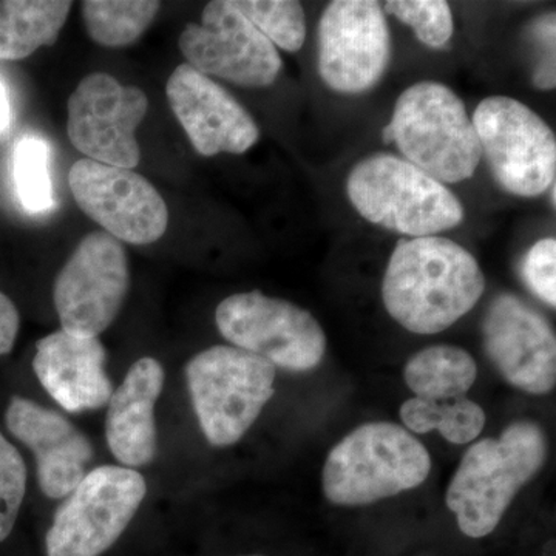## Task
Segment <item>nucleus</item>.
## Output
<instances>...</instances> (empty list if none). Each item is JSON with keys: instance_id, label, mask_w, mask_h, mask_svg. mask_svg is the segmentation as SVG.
Instances as JSON below:
<instances>
[{"instance_id": "nucleus-27", "label": "nucleus", "mask_w": 556, "mask_h": 556, "mask_svg": "<svg viewBox=\"0 0 556 556\" xmlns=\"http://www.w3.org/2000/svg\"><path fill=\"white\" fill-rule=\"evenodd\" d=\"M485 422L484 408L467 396L437 402L434 431H439L452 444L466 445L477 441Z\"/></svg>"}, {"instance_id": "nucleus-13", "label": "nucleus", "mask_w": 556, "mask_h": 556, "mask_svg": "<svg viewBox=\"0 0 556 556\" xmlns=\"http://www.w3.org/2000/svg\"><path fill=\"white\" fill-rule=\"evenodd\" d=\"M148 94L108 73L86 76L70 97V141L89 160L134 170L141 160L135 131L148 115Z\"/></svg>"}, {"instance_id": "nucleus-28", "label": "nucleus", "mask_w": 556, "mask_h": 556, "mask_svg": "<svg viewBox=\"0 0 556 556\" xmlns=\"http://www.w3.org/2000/svg\"><path fill=\"white\" fill-rule=\"evenodd\" d=\"M556 241L543 239L536 241L527 252L522 262V277L527 288L541 302L555 308L556 306Z\"/></svg>"}, {"instance_id": "nucleus-32", "label": "nucleus", "mask_w": 556, "mask_h": 556, "mask_svg": "<svg viewBox=\"0 0 556 556\" xmlns=\"http://www.w3.org/2000/svg\"><path fill=\"white\" fill-rule=\"evenodd\" d=\"M243 556H265V555H243Z\"/></svg>"}, {"instance_id": "nucleus-14", "label": "nucleus", "mask_w": 556, "mask_h": 556, "mask_svg": "<svg viewBox=\"0 0 556 556\" xmlns=\"http://www.w3.org/2000/svg\"><path fill=\"white\" fill-rule=\"evenodd\" d=\"M68 185L80 211L113 239L150 244L166 233V201L137 172L84 159L70 169Z\"/></svg>"}, {"instance_id": "nucleus-25", "label": "nucleus", "mask_w": 556, "mask_h": 556, "mask_svg": "<svg viewBox=\"0 0 556 556\" xmlns=\"http://www.w3.org/2000/svg\"><path fill=\"white\" fill-rule=\"evenodd\" d=\"M382 10L409 25L416 38L431 49L444 47L455 30L452 9L444 0H391Z\"/></svg>"}, {"instance_id": "nucleus-8", "label": "nucleus", "mask_w": 556, "mask_h": 556, "mask_svg": "<svg viewBox=\"0 0 556 556\" xmlns=\"http://www.w3.org/2000/svg\"><path fill=\"white\" fill-rule=\"evenodd\" d=\"M471 121L501 188L533 199L555 185V134L532 109L514 98L490 97L479 102Z\"/></svg>"}, {"instance_id": "nucleus-5", "label": "nucleus", "mask_w": 556, "mask_h": 556, "mask_svg": "<svg viewBox=\"0 0 556 556\" xmlns=\"http://www.w3.org/2000/svg\"><path fill=\"white\" fill-rule=\"evenodd\" d=\"M346 190L362 217L413 239L434 237L464 219L463 204L452 190L407 160L388 153L356 164Z\"/></svg>"}, {"instance_id": "nucleus-2", "label": "nucleus", "mask_w": 556, "mask_h": 556, "mask_svg": "<svg viewBox=\"0 0 556 556\" xmlns=\"http://www.w3.org/2000/svg\"><path fill=\"white\" fill-rule=\"evenodd\" d=\"M548 456L546 431L533 420H515L500 438L475 442L453 475L445 503L468 538L489 536L508 507L543 470Z\"/></svg>"}, {"instance_id": "nucleus-11", "label": "nucleus", "mask_w": 556, "mask_h": 556, "mask_svg": "<svg viewBox=\"0 0 556 556\" xmlns=\"http://www.w3.org/2000/svg\"><path fill=\"white\" fill-rule=\"evenodd\" d=\"M178 46L188 65L201 75L249 89L273 86L283 67L276 47L232 0L208 2L201 24L186 25Z\"/></svg>"}, {"instance_id": "nucleus-20", "label": "nucleus", "mask_w": 556, "mask_h": 556, "mask_svg": "<svg viewBox=\"0 0 556 556\" xmlns=\"http://www.w3.org/2000/svg\"><path fill=\"white\" fill-rule=\"evenodd\" d=\"M73 3L65 0H2L0 61H21L40 47L53 46Z\"/></svg>"}, {"instance_id": "nucleus-22", "label": "nucleus", "mask_w": 556, "mask_h": 556, "mask_svg": "<svg viewBox=\"0 0 556 556\" xmlns=\"http://www.w3.org/2000/svg\"><path fill=\"white\" fill-rule=\"evenodd\" d=\"M160 9L161 3L152 0H86L83 16L94 42L123 49L141 38Z\"/></svg>"}, {"instance_id": "nucleus-4", "label": "nucleus", "mask_w": 556, "mask_h": 556, "mask_svg": "<svg viewBox=\"0 0 556 556\" xmlns=\"http://www.w3.org/2000/svg\"><path fill=\"white\" fill-rule=\"evenodd\" d=\"M383 141L394 142L404 160L442 185L473 177L482 160L466 105L447 86L430 80L397 98Z\"/></svg>"}, {"instance_id": "nucleus-19", "label": "nucleus", "mask_w": 556, "mask_h": 556, "mask_svg": "<svg viewBox=\"0 0 556 556\" xmlns=\"http://www.w3.org/2000/svg\"><path fill=\"white\" fill-rule=\"evenodd\" d=\"M163 387V365L142 357L110 397L105 438L112 455L127 468L146 467L155 459V405Z\"/></svg>"}, {"instance_id": "nucleus-24", "label": "nucleus", "mask_w": 556, "mask_h": 556, "mask_svg": "<svg viewBox=\"0 0 556 556\" xmlns=\"http://www.w3.org/2000/svg\"><path fill=\"white\" fill-rule=\"evenodd\" d=\"M49 161V144L39 138H24L14 150V181L17 195L22 206L35 214L50 211L54 206Z\"/></svg>"}, {"instance_id": "nucleus-1", "label": "nucleus", "mask_w": 556, "mask_h": 556, "mask_svg": "<svg viewBox=\"0 0 556 556\" xmlns=\"http://www.w3.org/2000/svg\"><path fill=\"white\" fill-rule=\"evenodd\" d=\"M484 291L477 258L455 241L437 236L399 241L382 283L387 313L402 328L422 336L455 325Z\"/></svg>"}, {"instance_id": "nucleus-16", "label": "nucleus", "mask_w": 556, "mask_h": 556, "mask_svg": "<svg viewBox=\"0 0 556 556\" xmlns=\"http://www.w3.org/2000/svg\"><path fill=\"white\" fill-rule=\"evenodd\" d=\"M166 94L172 112L200 155H241L258 141V126L248 110L218 83L190 65L174 70Z\"/></svg>"}, {"instance_id": "nucleus-15", "label": "nucleus", "mask_w": 556, "mask_h": 556, "mask_svg": "<svg viewBox=\"0 0 556 556\" xmlns=\"http://www.w3.org/2000/svg\"><path fill=\"white\" fill-rule=\"evenodd\" d=\"M482 343L489 361L511 387L533 396L556 386V339L543 314L517 295L501 294L482 321Z\"/></svg>"}, {"instance_id": "nucleus-7", "label": "nucleus", "mask_w": 556, "mask_h": 556, "mask_svg": "<svg viewBox=\"0 0 556 556\" xmlns=\"http://www.w3.org/2000/svg\"><path fill=\"white\" fill-rule=\"evenodd\" d=\"M148 493L134 468H94L65 496L46 535L47 556H102L118 543Z\"/></svg>"}, {"instance_id": "nucleus-17", "label": "nucleus", "mask_w": 556, "mask_h": 556, "mask_svg": "<svg viewBox=\"0 0 556 556\" xmlns=\"http://www.w3.org/2000/svg\"><path fill=\"white\" fill-rule=\"evenodd\" d=\"M7 428L36 459V473L43 495L62 500L86 477L93 447L83 431L60 415L30 399L11 397Z\"/></svg>"}, {"instance_id": "nucleus-23", "label": "nucleus", "mask_w": 556, "mask_h": 556, "mask_svg": "<svg viewBox=\"0 0 556 556\" xmlns=\"http://www.w3.org/2000/svg\"><path fill=\"white\" fill-rule=\"evenodd\" d=\"M241 13L278 49L295 53L306 39L302 3L294 0H237Z\"/></svg>"}, {"instance_id": "nucleus-18", "label": "nucleus", "mask_w": 556, "mask_h": 556, "mask_svg": "<svg viewBox=\"0 0 556 556\" xmlns=\"http://www.w3.org/2000/svg\"><path fill=\"white\" fill-rule=\"evenodd\" d=\"M105 357L100 339L76 338L60 329L36 343L33 369L65 412L84 413L104 407L112 397Z\"/></svg>"}, {"instance_id": "nucleus-3", "label": "nucleus", "mask_w": 556, "mask_h": 556, "mask_svg": "<svg viewBox=\"0 0 556 556\" xmlns=\"http://www.w3.org/2000/svg\"><path fill=\"white\" fill-rule=\"evenodd\" d=\"M426 445L393 422H368L332 447L321 473L332 506L365 507L417 489L430 477Z\"/></svg>"}, {"instance_id": "nucleus-29", "label": "nucleus", "mask_w": 556, "mask_h": 556, "mask_svg": "<svg viewBox=\"0 0 556 556\" xmlns=\"http://www.w3.org/2000/svg\"><path fill=\"white\" fill-rule=\"evenodd\" d=\"M21 316L9 295L0 291V357L13 350L20 334Z\"/></svg>"}, {"instance_id": "nucleus-9", "label": "nucleus", "mask_w": 556, "mask_h": 556, "mask_svg": "<svg viewBox=\"0 0 556 556\" xmlns=\"http://www.w3.org/2000/svg\"><path fill=\"white\" fill-rule=\"evenodd\" d=\"M215 324L233 346L285 371H311L327 353V336L309 311L260 291L223 300L215 311Z\"/></svg>"}, {"instance_id": "nucleus-21", "label": "nucleus", "mask_w": 556, "mask_h": 556, "mask_svg": "<svg viewBox=\"0 0 556 556\" xmlns=\"http://www.w3.org/2000/svg\"><path fill=\"white\" fill-rule=\"evenodd\" d=\"M478 379L473 356L455 345L428 346L413 354L404 368V380L415 397L447 402L467 396Z\"/></svg>"}, {"instance_id": "nucleus-10", "label": "nucleus", "mask_w": 556, "mask_h": 556, "mask_svg": "<svg viewBox=\"0 0 556 556\" xmlns=\"http://www.w3.org/2000/svg\"><path fill=\"white\" fill-rule=\"evenodd\" d=\"M130 287L129 258L121 241L94 230L58 274L53 302L62 331L98 338L115 321Z\"/></svg>"}, {"instance_id": "nucleus-12", "label": "nucleus", "mask_w": 556, "mask_h": 556, "mask_svg": "<svg viewBox=\"0 0 556 556\" xmlns=\"http://www.w3.org/2000/svg\"><path fill=\"white\" fill-rule=\"evenodd\" d=\"M391 36L386 13L372 0H334L318 24V73L329 89L365 93L390 64Z\"/></svg>"}, {"instance_id": "nucleus-6", "label": "nucleus", "mask_w": 556, "mask_h": 556, "mask_svg": "<svg viewBox=\"0 0 556 556\" xmlns=\"http://www.w3.org/2000/svg\"><path fill=\"white\" fill-rule=\"evenodd\" d=\"M277 368L236 346L215 345L186 365L190 399L214 447L241 441L276 394Z\"/></svg>"}, {"instance_id": "nucleus-31", "label": "nucleus", "mask_w": 556, "mask_h": 556, "mask_svg": "<svg viewBox=\"0 0 556 556\" xmlns=\"http://www.w3.org/2000/svg\"><path fill=\"white\" fill-rule=\"evenodd\" d=\"M10 124V104L5 87L0 83V131H5Z\"/></svg>"}, {"instance_id": "nucleus-30", "label": "nucleus", "mask_w": 556, "mask_h": 556, "mask_svg": "<svg viewBox=\"0 0 556 556\" xmlns=\"http://www.w3.org/2000/svg\"><path fill=\"white\" fill-rule=\"evenodd\" d=\"M533 84L541 90H554L556 86L555 58H544L533 72Z\"/></svg>"}, {"instance_id": "nucleus-26", "label": "nucleus", "mask_w": 556, "mask_h": 556, "mask_svg": "<svg viewBox=\"0 0 556 556\" xmlns=\"http://www.w3.org/2000/svg\"><path fill=\"white\" fill-rule=\"evenodd\" d=\"M27 493V466L20 450L0 433V543L16 526Z\"/></svg>"}]
</instances>
